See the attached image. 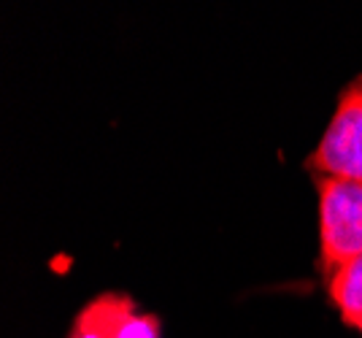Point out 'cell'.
I'll use <instances>...</instances> for the list:
<instances>
[{"label":"cell","mask_w":362,"mask_h":338,"mask_svg":"<svg viewBox=\"0 0 362 338\" xmlns=\"http://www.w3.org/2000/svg\"><path fill=\"white\" fill-rule=\"evenodd\" d=\"M319 195V268L327 276L362 255V182L314 176Z\"/></svg>","instance_id":"1"},{"label":"cell","mask_w":362,"mask_h":338,"mask_svg":"<svg viewBox=\"0 0 362 338\" xmlns=\"http://www.w3.org/2000/svg\"><path fill=\"white\" fill-rule=\"evenodd\" d=\"M305 168L314 176L362 182V74L338 95L330 122L317 149L308 154Z\"/></svg>","instance_id":"2"},{"label":"cell","mask_w":362,"mask_h":338,"mask_svg":"<svg viewBox=\"0 0 362 338\" xmlns=\"http://www.w3.org/2000/svg\"><path fill=\"white\" fill-rule=\"evenodd\" d=\"M160 320L122 292H106L76 314L68 338H160Z\"/></svg>","instance_id":"3"},{"label":"cell","mask_w":362,"mask_h":338,"mask_svg":"<svg viewBox=\"0 0 362 338\" xmlns=\"http://www.w3.org/2000/svg\"><path fill=\"white\" fill-rule=\"evenodd\" d=\"M327 295L344 325H354L362 320V255L341 262L327 274Z\"/></svg>","instance_id":"4"},{"label":"cell","mask_w":362,"mask_h":338,"mask_svg":"<svg viewBox=\"0 0 362 338\" xmlns=\"http://www.w3.org/2000/svg\"><path fill=\"white\" fill-rule=\"evenodd\" d=\"M349 327H354V330H357V333H360V336H362V320H357V322H354V325H349Z\"/></svg>","instance_id":"5"}]
</instances>
